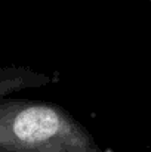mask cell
Returning <instances> with one entry per match:
<instances>
[{
	"label": "cell",
	"instance_id": "obj_1",
	"mask_svg": "<svg viewBox=\"0 0 151 152\" xmlns=\"http://www.w3.org/2000/svg\"><path fill=\"white\" fill-rule=\"evenodd\" d=\"M59 129L58 115L48 108H30L22 111L13 121L15 134L25 142L48 139Z\"/></svg>",
	"mask_w": 151,
	"mask_h": 152
}]
</instances>
